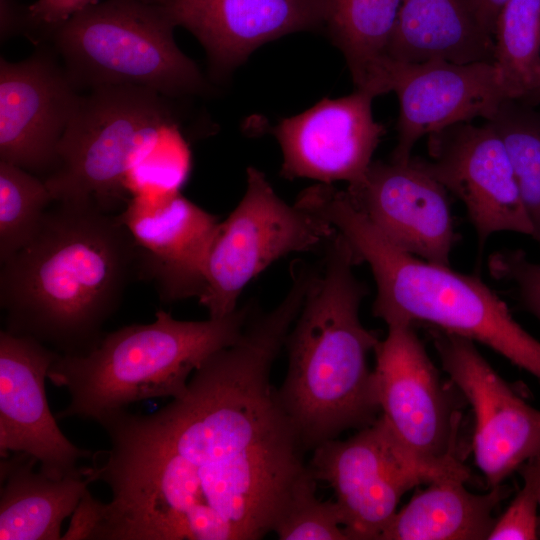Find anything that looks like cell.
Masks as SVG:
<instances>
[{"label": "cell", "mask_w": 540, "mask_h": 540, "mask_svg": "<svg viewBox=\"0 0 540 540\" xmlns=\"http://www.w3.org/2000/svg\"><path fill=\"white\" fill-rule=\"evenodd\" d=\"M306 295L255 311L239 339L197 368L161 409L111 413L97 423L110 448L93 453L108 485L105 516L123 540H256L273 532L315 480L271 370Z\"/></svg>", "instance_id": "6da1fadb"}, {"label": "cell", "mask_w": 540, "mask_h": 540, "mask_svg": "<svg viewBox=\"0 0 540 540\" xmlns=\"http://www.w3.org/2000/svg\"><path fill=\"white\" fill-rule=\"evenodd\" d=\"M1 265L4 330L77 356L105 334L137 276V248L118 215L57 202L33 239Z\"/></svg>", "instance_id": "7a4b0ae2"}, {"label": "cell", "mask_w": 540, "mask_h": 540, "mask_svg": "<svg viewBox=\"0 0 540 540\" xmlns=\"http://www.w3.org/2000/svg\"><path fill=\"white\" fill-rule=\"evenodd\" d=\"M324 250L287 336L288 368L278 388L305 451L372 424L380 413L368 364L380 340L360 320L367 288L353 272L359 261L337 230Z\"/></svg>", "instance_id": "3957f363"}, {"label": "cell", "mask_w": 540, "mask_h": 540, "mask_svg": "<svg viewBox=\"0 0 540 540\" xmlns=\"http://www.w3.org/2000/svg\"><path fill=\"white\" fill-rule=\"evenodd\" d=\"M310 208L346 239L359 262L370 266L377 286L372 311L387 326L427 323L488 346L540 380V341L478 277L401 250L356 207L346 190L322 187L311 197Z\"/></svg>", "instance_id": "277c9868"}, {"label": "cell", "mask_w": 540, "mask_h": 540, "mask_svg": "<svg viewBox=\"0 0 540 540\" xmlns=\"http://www.w3.org/2000/svg\"><path fill=\"white\" fill-rule=\"evenodd\" d=\"M255 311L250 302L221 318L183 321L159 310L152 323L105 333L84 355H59L47 378L67 390L70 402L56 419L97 423L135 402L184 395L194 371L235 343Z\"/></svg>", "instance_id": "5b68a950"}, {"label": "cell", "mask_w": 540, "mask_h": 540, "mask_svg": "<svg viewBox=\"0 0 540 540\" xmlns=\"http://www.w3.org/2000/svg\"><path fill=\"white\" fill-rule=\"evenodd\" d=\"M159 3L106 0L49 33L75 87L135 85L168 98L205 89L197 65L178 48Z\"/></svg>", "instance_id": "8992f818"}, {"label": "cell", "mask_w": 540, "mask_h": 540, "mask_svg": "<svg viewBox=\"0 0 540 540\" xmlns=\"http://www.w3.org/2000/svg\"><path fill=\"white\" fill-rule=\"evenodd\" d=\"M168 98L135 85L101 86L79 96L44 182L53 201L112 213L131 198L126 177L163 126L176 123Z\"/></svg>", "instance_id": "52a82bcc"}, {"label": "cell", "mask_w": 540, "mask_h": 540, "mask_svg": "<svg viewBox=\"0 0 540 540\" xmlns=\"http://www.w3.org/2000/svg\"><path fill=\"white\" fill-rule=\"evenodd\" d=\"M374 352L380 417L394 440L437 481L469 480L470 471L457 456L461 413L414 325H388Z\"/></svg>", "instance_id": "ba28073f"}, {"label": "cell", "mask_w": 540, "mask_h": 540, "mask_svg": "<svg viewBox=\"0 0 540 540\" xmlns=\"http://www.w3.org/2000/svg\"><path fill=\"white\" fill-rule=\"evenodd\" d=\"M246 190L220 222L207 268L206 287L198 298L211 318L237 308L244 287L276 260L292 253L324 248L336 233L326 220L274 191L265 175L247 169Z\"/></svg>", "instance_id": "9c48e42d"}, {"label": "cell", "mask_w": 540, "mask_h": 540, "mask_svg": "<svg viewBox=\"0 0 540 540\" xmlns=\"http://www.w3.org/2000/svg\"><path fill=\"white\" fill-rule=\"evenodd\" d=\"M312 451L310 472L333 489L348 540H380L402 496L437 481L401 449L380 416L353 436Z\"/></svg>", "instance_id": "30bf717a"}, {"label": "cell", "mask_w": 540, "mask_h": 540, "mask_svg": "<svg viewBox=\"0 0 540 540\" xmlns=\"http://www.w3.org/2000/svg\"><path fill=\"white\" fill-rule=\"evenodd\" d=\"M443 369L470 403L473 452L490 488L540 453V411L518 396L474 341L431 327Z\"/></svg>", "instance_id": "8fae6325"}, {"label": "cell", "mask_w": 540, "mask_h": 540, "mask_svg": "<svg viewBox=\"0 0 540 540\" xmlns=\"http://www.w3.org/2000/svg\"><path fill=\"white\" fill-rule=\"evenodd\" d=\"M427 146L425 167L463 202L480 248L498 232L533 236L505 145L487 122L436 131L428 135Z\"/></svg>", "instance_id": "7c38bea8"}, {"label": "cell", "mask_w": 540, "mask_h": 540, "mask_svg": "<svg viewBox=\"0 0 540 540\" xmlns=\"http://www.w3.org/2000/svg\"><path fill=\"white\" fill-rule=\"evenodd\" d=\"M137 248V277L163 303L200 297L220 222L181 192L131 197L118 214Z\"/></svg>", "instance_id": "4fadbf2b"}, {"label": "cell", "mask_w": 540, "mask_h": 540, "mask_svg": "<svg viewBox=\"0 0 540 540\" xmlns=\"http://www.w3.org/2000/svg\"><path fill=\"white\" fill-rule=\"evenodd\" d=\"M346 192L398 248L449 266L456 233L447 190L427 170L423 159L372 162L363 179Z\"/></svg>", "instance_id": "5bb4252c"}, {"label": "cell", "mask_w": 540, "mask_h": 540, "mask_svg": "<svg viewBox=\"0 0 540 540\" xmlns=\"http://www.w3.org/2000/svg\"><path fill=\"white\" fill-rule=\"evenodd\" d=\"M59 355L33 338L0 331V456L27 453L53 479L82 471L79 461L93 454L70 442L50 411L45 379Z\"/></svg>", "instance_id": "9a60e30c"}, {"label": "cell", "mask_w": 540, "mask_h": 540, "mask_svg": "<svg viewBox=\"0 0 540 540\" xmlns=\"http://www.w3.org/2000/svg\"><path fill=\"white\" fill-rule=\"evenodd\" d=\"M374 98L356 89L345 97L325 98L281 120L272 131L282 150V176L324 184L359 183L385 134L384 125L372 113Z\"/></svg>", "instance_id": "2e32d148"}, {"label": "cell", "mask_w": 540, "mask_h": 540, "mask_svg": "<svg viewBox=\"0 0 540 540\" xmlns=\"http://www.w3.org/2000/svg\"><path fill=\"white\" fill-rule=\"evenodd\" d=\"M79 96L65 69L44 52L20 62L1 59L0 161L52 173Z\"/></svg>", "instance_id": "e0dca14e"}, {"label": "cell", "mask_w": 540, "mask_h": 540, "mask_svg": "<svg viewBox=\"0 0 540 540\" xmlns=\"http://www.w3.org/2000/svg\"><path fill=\"white\" fill-rule=\"evenodd\" d=\"M391 91L399 102L397 144L391 156L395 161L409 160L423 136L478 117L490 119L506 100L489 62H394Z\"/></svg>", "instance_id": "ac0fdd59"}, {"label": "cell", "mask_w": 540, "mask_h": 540, "mask_svg": "<svg viewBox=\"0 0 540 540\" xmlns=\"http://www.w3.org/2000/svg\"><path fill=\"white\" fill-rule=\"evenodd\" d=\"M173 25L189 30L212 67L228 72L262 44L323 26L321 0H164Z\"/></svg>", "instance_id": "d6986e66"}, {"label": "cell", "mask_w": 540, "mask_h": 540, "mask_svg": "<svg viewBox=\"0 0 540 540\" xmlns=\"http://www.w3.org/2000/svg\"><path fill=\"white\" fill-rule=\"evenodd\" d=\"M493 55L478 0H401L389 45L393 62L493 63Z\"/></svg>", "instance_id": "ffe728a7"}, {"label": "cell", "mask_w": 540, "mask_h": 540, "mask_svg": "<svg viewBox=\"0 0 540 540\" xmlns=\"http://www.w3.org/2000/svg\"><path fill=\"white\" fill-rule=\"evenodd\" d=\"M0 540H59L63 521L88 485L87 467L61 479L35 472L37 459L24 452L1 457Z\"/></svg>", "instance_id": "44dd1931"}, {"label": "cell", "mask_w": 540, "mask_h": 540, "mask_svg": "<svg viewBox=\"0 0 540 540\" xmlns=\"http://www.w3.org/2000/svg\"><path fill=\"white\" fill-rule=\"evenodd\" d=\"M464 481L430 483L397 511L380 540H483L494 526L492 516L509 495L498 485L485 494L469 492Z\"/></svg>", "instance_id": "7402d4cb"}, {"label": "cell", "mask_w": 540, "mask_h": 540, "mask_svg": "<svg viewBox=\"0 0 540 540\" xmlns=\"http://www.w3.org/2000/svg\"><path fill=\"white\" fill-rule=\"evenodd\" d=\"M401 0H321L323 26L345 57L357 90L390 92L389 45Z\"/></svg>", "instance_id": "603a6c76"}, {"label": "cell", "mask_w": 540, "mask_h": 540, "mask_svg": "<svg viewBox=\"0 0 540 540\" xmlns=\"http://www.w3.org/2000/svg\"><path fill=\"white\" fill-rule=\"evenodd\" d=\"M493 41L504 98L524 99L540 86V0H507L495 19Z\"/></svg>", "instance_id": "cb8c5ba5"}, {"label": "cell", "mask_w": 540, "mask_h": 540, "mask_svg": "<svg viewBox=\"0 0 540 540\" xmlns=\"http://www.w3.org/2000/svg\"><path fill=\"white\" fill-rule=\"evenodd\" d=\"M485 122L505 145L533 226L532 238L540 245V110L506 99Z\"/></svg>", "instance_id": "d4e9b609"}, {"label": "cell", "mask_w": 540, "mask_h": 540, "mask_svg": "<svg viewBox=\"0 0 540 540\" xmlns=\"http://www.w3.org/2000/svg\"><path fill=\"white\" fill-rule=\"evenodd\" d=\"M53 199L44 182L0 161V261L26 246L38 232Z\"/></svg>", "instance_id": "484cf974"}, {"label": "cell", "mask_w": 540, "mask_h": 540, "mask_svg": "<svg viewBox=\"0 0 540 540\" xmlns=\"http://www.w3.org/2000/svg\"><path fill=\"white\" fill-rule=\"evenodd\" d=\"M190 167V150L178 124H167L142 149L127 174L126 189L130 197L178 193Z\"/></svg>", "instance_id": "4316f807"}, {"label": "cell", "mask_w": 540, "mask_h": 540, "mask_svg": "<svg viewBox=\"0 0 540 540\" xmlns=\"http://www.w3.org/2000/svg\"><path fill=\"white\" fill-rule=\"evenodd\" d=\"M316 480L306 484L276 524L280 540H348L334 500L316 496Z\"/></svg>", "instance_id": "83f0119b"}, {"label": "cell", "mask_w": 540, "mask_h": 540, "mask_svg": "<svg viewBox=\"0 0 540 540\" xmlns=\"http://www.w3.org/2000/svg\"><path fill=\"white\" fill-rule=\"evenodd\" d=\"M491 276L514 286L519 302L540 322V263L531 261L520 250H501L490 255Z\"/></svg>", "instance_id": "f1b7e54d"}, {"label": "cell", "mask_w": 540, "mask_h": 540, "mask_svg": "<svg viewBox=\"0 0 540 540\" xmlns=\"http://www.w3.org/2000/svg\"><path fill=\"white\" fill-rule=\"evenodd\" d=\"M538 500L532 485L524 480L522 489L505 512L495 520L488 540L538 539Z\"/></svg>", "instance_id": "f546056e"}, {"label": "cell", "mask_w": 540, "mask_h": 540, "mask_svg": "<svg viewBox=\"0 0 540 540\" xmlns=\"http://www.w3.org/2000/svg\"><path fill=\"white\" fill-rule=\"evenodd\" d=\"M97 3V0H37L24 13L25 21L47 32Z\"/></svg>", "instance_id": "4dcf8cb0"}, {"label": "cell", "mask_w": 540, "mask_h": 540, "mask_svg": "<svg viewBox=\"0 0 540 540\" xmlns=\"http://www.w3.org/2000/svg\"><path fill=\"white\" fill-rule=\"evenodd\" d=\"M101 501L94 498L88 490L72 513L67 531L61 540H91L99 522Z\"/></svg>", "instance_id": "1f68e13d"}, {"label": "cell", "mask_w": 540, "mask_h": 540, "mask_svg": "<svg viewBox=\"0 0 540 540\" xmlns=\"http://www.w3.org/2000/svg\"><path fill=\"white\" fill-rule=\"evenodd\" d=\"M518 471L523 480L532 485L540 508V453L522 464Z\"/></svg>", "instance_id": "d6a6232c"}, {"label": "cell", "mask_w": 540, "mask_h": 540, "mask_svg": "<svg viewBox=\"0 0 540 540\" xmlns=\"http://www.w3.org/2000/svg\"><path fill=\"white\" fill-rule=\"evenodd\" d=\"M507 0H478L482 17L493 33L495 19Z\"/></svg>", "instance_id": "836d02e7"}, {"label": "cell", "mask_w": 540, "mask_h": 540, "mask_svg": "<svg viewBox=\"0 0 540 540\" xmlns=\"http://www.w3.org/2000/svg\"><path fill=\"white\" fill-rule=\"evenodd\" d=\"M519 101L534 107L540 106V86L530 95Z\"/></svg>", "instance_id": "e575fe53"}, {"label": "cell", "mask_w": 540, "mask_h": 540, "mask_svg": "<svg viewBox=\"0 0 540 540\" xmlns=\"http://www.w3.org/2000/svg\"><path fill=\"white\" fill-rule=\"evenodd\" d=\"M148 1H151V2H154V3H162L164 0H148Z\"/></svg>", "instance_id": "d590c367"}]
</instances>
